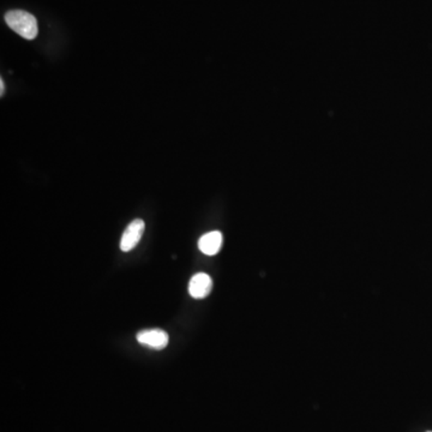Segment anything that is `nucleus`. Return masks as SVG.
<instances>
[{
	"label": "nucleus",
	"mask_w": 432,
	"mask_h": 432,
	"mask_svg": "<svg viewBox=\"0 0 432 432\" xmlns=\"http://www.w3.org/2000/svg\"><path fill=\"white\" fill-rule=\"evenodd\" d=\"M5 22L13 32L24 39L33 40L38 36V21L32 13L23 11V10H12L6 12Z\"/></svg>",
	"instance_id": "f257e3e1"
},
{
	"label": "nucleus",
	"mask_w": 432,
	"mask_h": 432,
	"mask_svg": "<svg viewBox=\"0 0 432 432\" xmlns=\"http://www.w3.org/2000/svg\"><path fill=\"white\" fill-rule=\"evenodd\" d=\"M144 221L141 219H136L126 227L125 231L123 233L122 240H120V250L123 252H129L132 249L137 246L140 243L143 232H144Z\"/></svg>",
	"instance_id": "f03ea898"
},
{
	"label": "nucleus",
	"mask_w": 432,
	"mask_h": 432,
	"mask_svg": "<svg viewBox=\"0 0 432 432\" xmlns=\"http://www.w3.org/2000/svg\"><path fill=\"white\" fill-rule=\"evenodd\" d=\"M136 339L141 345L157 351L164 350L169 342V334L161 329L142 330Z\"/></svg>",
	"instance_id": "7ed1b4c3"
},
{
	"label": "nucleus",
	"mask_w": 432,
	"mask_h": 432,
	"mask_svg": "<svg viewBox=\"0 0 432 432\" xmlns=\"http://www.w3.org/2000/svg\"><path fill=\"white\" fill-rule=\"evenodd\" d=\"M212 278L205 273H198L190 280L189 293L193 298L203 299L212 292Z\"/></svg>",
	"instance_id": "20e7f679"
},
{
	"label": "nucleus",
	"mask_w": 432,
	"mask_h": 432,
	"mask_svg": "<svg viewBox=\"0 0 432 432\" xmlns=\"http://www.w3.org/2000/svg\"><path fill=\"white\" fill-rule=\"evenodd\" d=\"M221 246H222V234L219 231L207 233L198 240V248L205 255H216L220 251Z\"/></svg>",
	"instance_id": "39448f33"
},
{
	"label": "nucleus",
	"mask_w": 432,
	"mask_h": 432,
	"mask_svg": "<svg viewBox=\"0 0 432 432\" xmlns=\"http://www.w3.org/2000/svg\"><path fill=\"white\" fill-rule=\"evenodd\" d=\"M0 95H1V96H3V95H4V91H5V84H4V81H3V79H1V81H0Z\"/></svg>",
	"instance_id": "423d86ee"
},
{
	"label": "nucleus",
	"mask_w": 432,
	"mask_h": 432,
	"mask_svg": "<svg viewBox=\"0 0 432 432\" xmlns=\"http://www.w3.org/2000/svg\"><path fill=\"white\" fill-rule=\"evenodd\" d=\"M430 432H432V431H430Z\"/></svg>",
	"instance_id": "0eeeda50"
}]
</instances>
